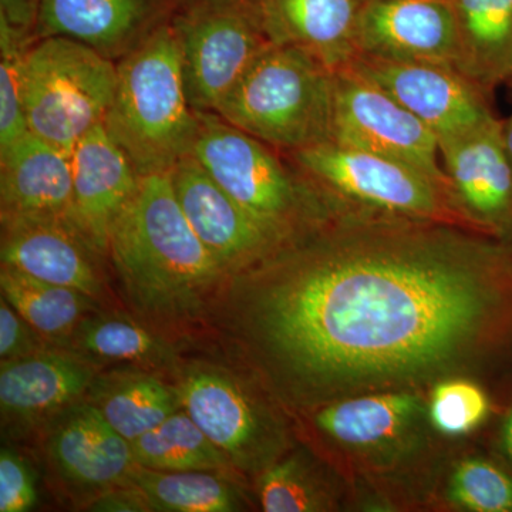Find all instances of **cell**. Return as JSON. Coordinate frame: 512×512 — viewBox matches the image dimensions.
Instances as JSON below:
<instances>
[{"label":"cell","instance_id":"cell-1","mask_svg":"<svg viewBox=\"0 0 512 512\" xmlns=\"http://www.w3.org/2000/svg\"><path fill=\"white\" fill-rule=\"evenodd\" d=\"M229 315L298 399L439 370L493 325L512 242L340 212L231 275Z\"/></svg>","mask_w":512,"mask_h":512},{"label":"cell","instance_id":"cell-2","mask_svg":"<svg viewBox=\"0 0 512 512\" xmlns=\"http://www.w3.org/2000/svg\"><path fill=\"white\" fill-rule=\"evenodd\" d=\"M130 305L160 322L198 318L228 275L185 217L170 173L141 177L107 241Z\"/></svg>","mask_w":512,"mask_h":512},{"label":"cell","instance_id":"cell-3","mask_svg":"<svg viewBox=\"0 0 512 512\" xmlns=\"http://www.w3.org/2000/svg\"><path fill=\"white\" fill-rule=\"evenodd\" d=\"M104 126L141 177L170 173L191 156L198 116L188 101L170 16L117 62L116 94Z\"/></svg>","mask_w":512,"mask_h":512},{"label":"cell","instance_id":"cell-4","mask_svg":"<svg viewBox=\"0 0 512 512\" xmlns=\"http://www.w3.org/2000/svg\"><path fill=\"white\" fill-rule=\"evenodd\" d=\"M197 116L191 156L281 244L335 214L332 202L284 153L217 113Z\"/></svg>","mask_w":512,"mask_h":512},{"label":"cell","instance_id":"cell-5","mask_svg":"<svg viewBox=\"0 0 512 512\" xmlns=\"http://www.w3.org/2000/svg\"><path fill=\"white\" fill-rule=\"evenodd\" d=\"M335 73L291 46L271 45L215 113L289 154L332 140Z\"/></svg>","mask_w":512,"mask_h":512},{"label":"cell","instance_id":"cell-6","mask_svg":"<svg viewBox=\"0 0 512 512\" xmlns=\"http://www.w3.org/2000/svg\"><path fill=\"white\" fill-rule=\"evenodd\" d=\"M117 87V63L67 39L35 40L22 62L29 130L72 156L74 146L104 123Z\"/></svg>","mask_w":512,"mask_h":512},{"label":"cell","instance_id":"cell-7","mask_svg":"<svg viewBox=\"0 0 512 512\" xmlns=\"http://www.w3.org/2000/svg\"><path fill=\"white\" fill-rule=\"evenodd\" d=\"M285 156L336 208L412 221H444L453 211L443 184L373 151L329 140Z\"/></svg>","mask_w":512,"mask_h":512},{"label":"cell","instance_id":"cell-8","mask_svg":"<svg viewBox=\"0 0 512 512\" xmlns=\"http://www.w3.org/2000/svg\"><path fill=\"white\" fill-rule=\"evenodd\" d=\"M170 23L183 57L188 101L195 111L215 113L272 45L251 0H177Z\"/></svg>","mask_w":512,"mask_h":512},{"label":"cell","instance_id":"cell-9","mask_svg":"<svg viewBox=\"0 0 512 512\" xmlns=\"http://www.w3.org/2000/svg\"><path fill=\"white\" fill-rule=\"evenodd\" d=\"M332 140L412 165L447 188L436 134L350 67L335 73Z\"/></svg>","mask_w":512,"mask_h":512},{"label":"cell","instance_id":"cell-10","mask_svg":"<svg viewBox=\"0 0 512 512\" xmlns=\"http://www.w3.org/2000/svg\"><path fill=\"white\" fill-rule=\"evenodd\" d=\"M349 67L382 87L423 121L439 141L497 119L488 97L453 67L362 55Z\"/></svg>","mask_w":512,"mask_h":512},{"label":"cell","instance_id":"cell-11","mask_svg":"<svg viewBox=\"0 0 512 512\" xmlns=\"http://www.w3.org/2000/svg\"><path fill=\"white\" fill-rule=\"evenodd\" d=\"M175 392L180 406L232 466L261 468L274 454L278 436L264 409L224 369L191 367Z\"/></svg>","mask_w":512,"mask_h":512},{"label":"cell","instance_id":"cell-12","mask_svg":"<svg viewBox=\"0 0 512 512\" xmlns=\"http://www.w3.org/2000/svg\"><path fill=\"white\" fill-rule=\"evenodd\" d=\"M170 174L185 217L228 276L255 265L281 245L212 178L197 158L184 157Z\"/></svg>","mask_w":512,"mask_h":512},{"label":"cell","instance_id":"cell-13","mask_svg":"<svg viewBox=\"0 0 512 512\" xmlns=\"http://www.w3.org/2000/svg\"><path fill=\"white\" fill-rule=\"evenodd\" d=\"M451 204L498 237L512 238V164L501 120L439 141Z\"/></svg>","mask_w":512,"mask_h":512},{"label":"cell","instance_id":"cell-14","mask_svg":"<svg viewBox=\"0 0 512 512\" xmlns=\"http://www.w3.org/2000/svg\"><path fill=\"white\" fill-rule=\"evenodd\" d=\"M2 265L49 284L100 298V256L107 255L76 222L20 217L2 220Z\"/></svg>","mask_w":512,"mask_h":512},{"label":"cell","instance_id":"cell-15","mask_svg":"<svg viewBox=\"0 0 512 512\" xmlns=\"http://www.w3.org/2000/svg\"><path fill=\"white\" fill-rule=\"evenodd\" d=\"M456 19L450 0H365L357 56L434 63L454 69Z\"/></svg>","mask_w":512,"mask_h":512},{"label":"cell","instance_id":"cell-16","mask_svg":"<svg viewBox=\"0 0 512 512\" xmlns=\"http://www.w3.org/2000/svg\"><path fill=\"white\" fill-rule=\"evenodd\" d=\"M46 448L64 483L94 497L128 485L137 466L130 441L89 402L73 404L57 414Z\"/></svg>","mask_w":512,"mask_h":512},{"label":"cell","instance_id":"cell-17","mask_svg":"<svg viewBox=\"0 0 512 512\" xmlns=\"http://www.w3.org/2000/svg\"><path fill=\"white\" fill-rule=\"evenodd\" d=\"M177 0H42L33 42L67 37L119 62L160 23Z\"/></svg>","mask_w":512,"mask_h":512},{"label":"cell","instance_id":"cell-18","mask_svg":"<svg viewBox=\"0 0 512 512\" xmlns=\"http://www.w3.org/2000/svg\"><path fill=\"white\" fill-rule=\"evenodd\" d=\"M269 42L308 53L333 73L357 57L365 0H251Z\"/></svg>","mask_w":512,"mask_h":512},{"label":"cell","instance_id":"cell-19","mask_svg":"<svg viewBox=\"0 0 512 512\" xmlns=\"http://www.w3.org/2000/svg\"><path fill=\"white\" fill-rule=\"evenodd\" d=\"M0 207L2 220L57 218L77 224L70 156L29 131L0 153Z\"/></svg>","mask_w":512,"mask_h":512},{"label":"cell","instance_id":"cell-20","mask_svg":"<svg viewBox=\"0 0 512 512\" xmlns=\"http://www.w3.org/2000/svg\"><path fill=\"white\" fill-rule=\"evenodd\" d=\"M70 161L77 224L107 254L111 225L136 194L141 175L104 123L80 138Z\"/></svg>","mask_w":512,"mask_h":512},{"label":"cell","instance_id":"cell-21","mask_svg":"<svg viewBox=\"0 0 512 512\" xmlns=\"http://www.w3.org/2000/svg\"><path fill=\"white\" fill-rule=\"evenodd\" d=\"M96 379L93 365L66 350H43L0 367L3 420L33 424L79 403Z\"/></svg>","mask_w":512,"mask_h":512},{"label":"cell","instance_id":"cell-22","mask_svg":"<svg viewBox=\"0 0 512 512\" xmlns=\"http://www.w3.org/2000/svg\"><path fill=\"white\" fill-rule=\"evenodd\" d=\"M456 19L454 69L491 96L512 79V0H450Z\"/></svg>","mask_w":512,"mask_h":512},{"label":"cell","instance_id":"cell-23","mask_svg":"<svg viewBox=\"0 0 512 512\" xmlns=\"http://www.w3.org/2000/svg\"><path fill=\"white\" fill-rule=\"evenodd\" d=\"M89 393V403L130 443L181 407L177 392L150 373L96 377Z\"/></svg>","mask_w":512,"mask_h":512},{"label":"cell","instance_id":"cell-24","mask_svg":"<svg viewBox=\"0 0 512 512\" xmlns=\"http://www.w3.org/2000/svg\"><path fill=\"white\" fill-rule=\"evenodd\" d=\"M0 288L15 311L50 345L59 348L66 345L79 323L96 311V299L6 265L0 269Z\"/></svg>","mask_w":512,"mask_h":512},{"label":"cell","instance_id":"cell-25","mask_svg":"<svg viewBox=\"0 0 512 512\" xmlns=\"http://www.w3.org/2000/svg\"><path fill=\"white\" fill-rule=\"evenodd\" d=\"M63 350L101 363L168 365L174 360L171 346L136 320L121 315H89L79 323Z\"/></svg>","mask_w":512,"mask_h":512},{"label":"cell","instance_id":"cell-26","mask_svg":"<svg viewBox=\"0 0 512 512\" xmlns=\"http://www.w3.org/2000/svg\"><path fill=\"white\" fill-rule=\"evenodd\" d=\"M222 471H158L136 466L128 485L146 498L151 511L234 512L241 510L238 488Z\"/></svg>","mask_w":512,"mask_h":512},{"label":"cell","instance_id":"cell-27","mask_svg":"<svg viewBox=\"0 0 512 512\" xmlns=\"http://www.w3.org/2000/svg\"><path fill=\"white\" fill-rule=\"evenodd\" d=\"M419 404V397L409 393L356 397L320 410L316 423L340 443L370 446L399 434Z\"/></svg>","mask_w":512,"mask_h":512},{"label":"cell","instance_id":"cell-28","mask_svg":"<svg viewBox=\"0 0 512 512\" xmlns=\"http://www.w3.org/2000/svg\"><path fill=\"white\" fill-rule=\"evenodd\" d=\"M138 466L158 471H224L228 457L197 426L183 407L131 443Z\"/></svg>","mask_w":512,"mask_h":512},{"label":"cell","instance_id":"cell-29","mask_svg":"<svg viewBox=\"0 0 512 512\" xmlns=\"http://www.w3.org/2000/svg\"><path fill=\"white\" fill-rule=\"evenodd\" d=\"M29 39L0 19V153L29 133L22 89V62Z\"/></svg>","mask_w":512,"mask_h":512},{"label":"cell","instance_id":"cell-30","mask_svg":"<svg viewBox=\"0 0 512 512\" xmlns=\"http://www.w3.org/2000/svg\"><path fill=\"white\" fill-rule=\"evenodd\" d=\"M259 501L266 512H312L326 508V495L299 458L271 464L259 478Z\"/></svg>","mask_w":512,"mask_h":512},{"label":"cell","instance_id":"cell-31","mask_svg":"<svg viewBox=\"0 0 512 512\" xmlns=\"http://www.w3.org/2000/svg\"><path fill=\"white\" fill-rule=\"evenodd\" d=\"M448 495L466 510L512 512V477L488 461H463L454 471Z\"/></svg>","mask_w":512,"mask_h":512},{"label":"cell","instance_id":"cell-32","mask_svg":"<svg viewBox=\"0 0 512 512\" xmlns=\"http://www.w3.org/2000/svg\"><path fill=\"white\" fill-rule=\"evenodd\" d=\"M490 403L480 387L466 380H448L434 389L430 416L434 427L447 436L477 429L487 417Z\"/></svg>","mask_w":512,"mask_h":512},{"label":"cell","instance_id":"cell-33","mask_svg":"<svg viewBox=\"0 0 512 512\" xmlns=\"http://www.w3.org/2000/svg\"><path fill=\"white\" fill-rule=\"evenodd\" d=\"M37 503L36 477L26 458L0 451V512H28Z\"/></svg>","mask_w":512,"mask_h":512},{"label":"cell","instance_id":"cell-34","mask_svg":"<svg viewBox=\"0 0 512 512\" xmlns=\"http://www.w3.org/2000/svg\"><path fill=\"white\" fill-rule=\"evenodd\" d=\"M50 343L26 322L5 298L0 299V359L2 362L35 355Z\"/></svg>","mask_w":512,"mask_h":512},{"label":"cell","instance_id":"cell-35","mask_svg":"<svg viewBox=\"0 0 512 512\" xmlns=\"http://www.w3.org/2000/svg\"><path fill=\"white\" fill-rule=\"evenodd\" d=\"M90 507L92 508H89V510L93 511H151L144 495L137 488L131 487V485H124V487L104 491L103 494L94 497Z\"/></svg>","mask_w":512,"mask_h":512},{"label":"cell","instance_id":"cell-36","mask_svg":"<svg viewBox=\"0 0 512 512\" xmlns=\"http://www.w3.org/2000/svg\"><path fill=\"white\" fill-rule=\"evenodd\" d=\"M42 0H0V19L33 40Z\"/></svg>","mask_w":512,"mask_h":512},{"label":"cell","instance_id":"cell-37","mask_svg":"<svg viewBox=\"0 0 512 512\" xmlns=\"http://www.w3.org/2000/svg\"><path fill=\"white\" fill-rule=\"evenodd\" d=\"M501 134H503L505 150L512 164V114L507 120L501 121Z\"/></svg>","mask_w":512,"mask_h":512},{"label":"cell","instance_id":"cell-38","mask_svg":"<svg viewBox=\"0 0 512 512\" xmlns=\"http://www.w3.org/2000/svg\"><path fill=\"white\" fill-rule=\"evenodd\" d=\"M503 444L505 453L512 460V410L508 414L507 420H505L503 427Z\"/></svg>","mask_w":512,"mask_h":512},{"label":"cell","instance_id":"cell-39","mask_svg":"<svg viewBox=\"0 0 512 512\" xmlns=\"http://www.w3.org/2000/svg\"><path fill=\"white\" fill-rule=\"evenodd\" d=\"M510 84H511V87H512V79H511V82H510Z\"/></svg>","mask_w":512,"mask_h":512}]
</instances>
